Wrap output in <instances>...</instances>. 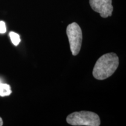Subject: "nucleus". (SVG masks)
<instances>
[{
    "label": "nucleus",
    "mask_w": 126,
    "mask_h": 126,
    "mask_svg": "<svg viewBox=\"0 0 126 126\" xmlns=\"http://www.w3.org/2000/svg\"><path fill=\"white\" fill-rule=\"evenodd\" d=\"M119 59L114 53L103 54L97 60L93 70V76L98 80H103L112 75L117 70Z\"/></svg>",
    "instance_id": "1"
},
{
    "label": "nucleus",
    "mask_w": 126,
    "mask_h": 126,
    "mask_svg": "<svg viewBox=\"0 0 126 126\" xmlns=\"http://www.w3.org/2000/svg\"><path fill=\"white\" fill-rule=\"evenodd\" d=\"M67 122L72 126H99L100 119L96 113L89 111H81L69 114L66 119Z\"/></svg>",
    "instance_id": "2"
},
{
    "label": "nucleus",
    "mask_w": 126,
    "mask_h": 126,
    "mask_svg": "<svg viewBox=\"0 0 126 126\" xmlns=\"http://www.w3.org/2000/svg\"><path fill=\"white\" fill-rule=\"evenodd\" d=\"M66 32L72 54L73 56H77L79 53L82 42V32L81 28L77 23L73 22L68 25Z\"/></svg>",
    "instance_id": "3"
},
{
    "label": "nucleus",
    "mask_w": 126,
    "mask_h": 126,
    "mask_svg": "<svg viewBox=\"0 0 126 126\" xmlns=\"http://www.w3.org/2000/svg\"><path fill=\"white\" fill-rule=\"evenodd\" d=\"M111 2L112 0H89V4L93 10L99 13L103 18L112 15L113 7Z\"/></svg>",
    "instance_id": "4"
},
{
    "label": "nucleus",
    "mask_w": 126,
    "mask_h": 126,
    "mask_svg": "<svg viewBox=\"0 0 126 126\" xmlns=\"http://www.w3.org/2000/svg\"><path fill=\"white\" fill-rule=\"evenodd\" d=\"M12 91L11 86L7 83H0V96H6L11 94Z\"/></svg>",
    "instance_id": "5"
},
{
    "label": "nucleus",
    "mask_w": 126,
    "mask_h": 126,
    "mask_svg": "<svg viewBox=\"0 0 126 126\" xmlns=\"http://www.w3.org/2000/svg\"><path fill=\"white\" fill-rule=\"evenodd\" d=\"M9 37H10L12 43L15 46H18L20 42V36L16 33L11 32L9 33Z\"/></svg>",
    "instance_id": "6"
},
{
    "label": "nucleus",
    "mask_w": 126,
    "mask_h": 126,
    "mask_svg": "<svg viewBox=\"0 0 126 126\" xmlns=\"http://www.w3.org/2000/svg\"><path fill=\"white\" fill-rule=\"evenodd\" d=\"M7 31L5 23L4 21H0V33H5Z\"/></svg>",
    "instance_id": "7"
},
{
    "label": "nucleus",
    "mask_w": 126,
    "mask_h": 126,
    "mask_svg": "<svg viewBox=\"0 0 126 126\" xmlns=\"http://www.w3.org/2000/svg\"><path fill=\"white\" fill-rule=\"evenodd\" d=\"M3 125V121L2 118L0 117V126H2Z\"/></svg>",
    "instance_id": "8"
},
{
    "label": "nucleus",
    "mask_w": 126,
    "mask_h": 126,
    "mask_svg": "<svg viewBox=\"0 0 126 126\" xmlns=\"http://www.w3.org/2000/svg\"><path fill=\"white\" fill-rule=\"evenodd\" d=\"M1 83V81H0V83Z\"/></svg>",
    "instance_id": "9"
}]
</instances>
